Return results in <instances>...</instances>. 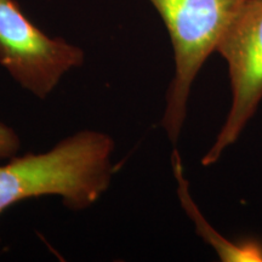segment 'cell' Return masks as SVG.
I'll return each instance as SVG.
<instances>
[{
	"instance_id": "obj_1",
	"label": "cell",
	"mask_w": 262,
	"mask_h": 262,
	"mask_svg": "<svg viewBox=\"0 0 262 262\" xmlns=\"http://www.w3.org/2000/svg\"><path fill=\"white\" fill-rule=\"evenodd\" d=\"M114 140L96 130H81L51 149L14 157L0 165V215L16 203L57 195L67 209L85 210L110 187Z\"/></svg>"
},
{
	"instance_id": "obj_2",
	"label": "cell",
	"mask_w": 262,
	"mask_h": 262,
	"mask_svg": "<svg viewBox=\"0 0 262 262\" xmlns=\"http://www.w3.org/2000/svg\"><path fill=\"white\" fill-rule=\"evenodd\" d=\"M168 29L175 74L166 94L162 126L176 143L181 134L191 88L203 64L245 0H148Z\"/></svg>"
},
{
	"instance_id": "obj_3",
	"label": "cell",
	"mask_w": 262,
	"mask_h": 262,
	"mask_svg": "<svg viewBox=\"0 0 262 262\" xmlns=\"http://www.w3.org/2000/svg\"><path fill=\"white\" fill-rule=\"evenodd\" d=\"M84 61L83 49L42 32L16 0H0V66L19 86L45 100Z\"/></svg>"
},
{
	"instance_id": "obj_4",
	"label": "cell",
	"mask_w": 262,
	"mask_h": 262,
	"mask_svg": "<svg viewBox=\"0 0 262 262\" xmlns=\"http://www.w3.org/2000/svg\"><path fill=\"white\" fill-rule=\"evenodd\" d=\"M216 51L228 64L232 106L215 143L202 158L204 166L215 164L237 141L262 100V0H245Z\"/></svg>"
},
{
	"instance_id": "obj_5",
	"label": "cell",
	"mask_w": 262,
	"mask_h": 262,
	"mask_svg": "<svg viewBox=\"0 0 262 262\" xmlns=\"http://www.w3.org/2000/svg\"><path fill=\"white\" fill-rule=\"evenodd\" d=\"M173 175L178 180V194L180 202L185 209L191 220L194 222L196 233L201 235L202 239L211 245L216 253L220 256L221 261L235 262V261H251L262 262V243L257 241H243L234 244L232 242L222 237L208 224L204 216L199 211L198 206L193 202L191 193L188 191V181L183 173L182 160L178 150H173L171 156Z\"/></svg>"
},
{
	"instance_id": "obj_6",
	"label": "cell",
	"mask_w": 262,
	"mask_h": 262,
	"mask_svg": "<svg viewBox=\"0 0 262 262\" xmlns=\"http://www.w3.org/2000/svg\"><path fill=\"white\" fill-rule=\"evenodd\" d=\"M21 148V139L15 129L0 120V159H11Z\"/></svg>"
}]
</instances>
